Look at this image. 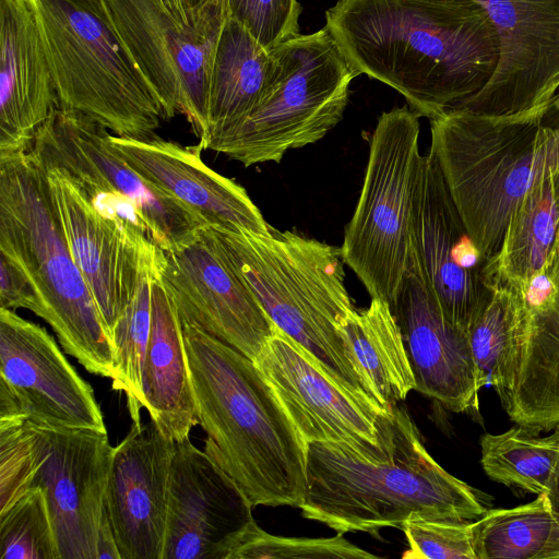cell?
Listing matches in <instances>:
<instances>
[{
  "instance_id": "obj_1",
  "label": "cell",
  "mask_w": 559,
  "mask_h": 559,
  "mask_svg": "<svg viewBox=\"0 0 559 559\" xmlns=\"http://www.w3.org/2000/svg\"><path fill=\"white\" fill-rule=\"evenodd\" d=\"M324 26L357 76L429 120L479 92L497 66V31L475 0H337Z\"/></svg>"
},
{
  "instance_id": "obj_2",
  "label": "cell",
  "mask_w": 559,
  "mask_h": 559,
  "mask_svg": "<svg viewBox=\"0 0 559 559\" xmlns=\"http://www.w3.org/2000/svg\"><path fill=\"white\" fill-rule=\"evenodd\" d=\"M305 519L337 533L376 534L412 520L473 522L486 511L481 492L429 454L404 405L378 421V442L307 443Z\"/></svg>"
},
{
  "instance_id": "obj_3",
  "label": "cell",
  "mask_w": 559,
  "mask_h": 559,
  "mask_svg": "<svg viewBox=\"0 0 559 559\" xmlns=\"http://www.w3.org/2000/svg\"><path fill=\"white\" fill-rule=\"evenodd\" d=\"M182 334L204 452L252 507L300 508L307 443L255 362L183 323Z\"/></svg>"
},
{
  "instance_id": "obj_4",
  "label": "cell",
  "mask_w": 559,
  "mask_h": 559,
  "mask_svg": "<svg viewBox=\"0 0 559 559\" xmlns=\"http://www.w3.org/2000/svg\"><path fill=\"white\" fill-rule=\"evenodd\" d=\"M430 152L469 236L495 266L520 202L538 179L559 169V92L513 115L449 109L430 119Z\"/></svg>"
},
{
  "instance_id": "obj_5",
  "label": "cell",
  "mask_w": 559,
  "mask_h": 559,
  "mask_svg": "<svg viewBox=\"0 0 559 559\" xmlns=\"http://www.w3.org/2000/svg\"><path fill=\"white\" fill-rule=\"evenodd\" d=\"M210 228L272 322L336 383L385 407L341 333L356 310L341 247L289 230Z\"/></svg>"
},
{
  "instance_id": "obj_6",
  "label": "cell",
  "mask_w": 559,
  "mask_h": 559,
  "mask_svg": "<svg viewBox=\"0 0 559 559\" xmlns=\"http://www.w3.org/2000/svg\"><path fill=\"white\" fill-rule=\"evenodd\" d=\"M0 252L32 281L45 307L44 320L63 350L91 373L111 380L112 342L67 243L45 170L31 148L0 156Z\"/></svg>"
},
{
  "instance_id": "obj_7",
  "label": "cell",
  "mask_w": 559,
  "mask_h": 559,
  "mask_svg": "<svg viewBox=\"0 0 559 559\" xmlns=\"http://www.w3.org/2000/svg\"><path fill=\"white\" fill-rule=\"evenodd\" d=\"M52 73L58 107L114 135L147 140L167 119L99 0H28Z\"/></svg>"
},
{
  "instance_id": "obj_8",
  "label": "cell",
  "mask_w": 559,
  "mask_h": 559,
  "mask_svg": "<svg viewBox=\"0 0 559 559\" xmlns=\"http://www.w3.org/2000/svg\"><path fill=\"white\" fill-rule=\"evenodd\" d=\"M355 78L325 26L298 34L271 50L267 82L251 112L205 150L246 167L280 163L287 151L318 142L343 119Z\"/></svg>"
},
{
  "instance_id": "obj_9",
  "label": "cell",
  "mask_w": 559,
  "mask_h": 559,
  "mask_svg": "<svg viewBox=\"0 0 559 559\" xmlns=\"http://www.w3.org/2000/svg\"><path fill=\"white\" fill-rule=\"evenodd\" d=\"M111 452L107 432L0 424V510L41 489L60 559H97Z\"/></svg>"
},
{
  "instance_id": "obj_10",
  "label": "cell",
  "mask_w": 559,
  "mask_h": 559,
  "mask_svg": "<svg viewBox=\"0 0 559 559\" xmlns=\"http://www.w3.org/2000/svg\"><path fill=\"white\" fill-rule=\"evenodd\" d=\"M419 116L395 107L371 134L360 195L341 246L344 263L371 298L393 305L413 252V219L424 155Z\"/></svg>"
},
{
  "instance_id": "obj_11",
  "label": "cell",
  "mask_w": 559,
  "mask_h": 559,
  "mask_svg": "<svg viewBox=\"0 0 559 559\" xmlns=\"http://www.w3.org/2000/svg\"><path fill=\"white\" fill-rule=\"evenodd\" d=\"M118 37L164 107L182 114L201 146L207 136L209 82L215 46L227 15L188 27L151 0H99Z\"/></svg>"
},
{
  "instance_id": "obj_12",
  "label": "cell",
  "mask_w": 559,
  "mask_h": 559,
  "mask_svg": "<svg viewBox=\"0 0 559 559\" xmlns=\"http://www.w3.org/2000/svg\"><path fill=\"white\" fill-rule=\"evenodd\" d=\"M109 134L84 114L57 107L36 131L31 151L43 168L61 170L80 189L131 199L143 214L152 240L163 251L205 227L191 211L133 168L111 145Z\"/></svg>"
},
{
  "instance_id": "obj_13",
  "label": "cell",
  "mask_w": 559,
  "mask_h": 559,
  "mask_svg": "<svg viewBox=\"0 0 559 559\" xmlns=\"http://www.w3.org/2000/svg\"><path fill=\"white\" fill-rule=\"evenodd\" d=\"M107 432L91 385L55 338L14 310L0 308V424Z\"/></svg>"
},
{
  "instance_id": "obj_14",
  "label": "cell",
  "mask_w": 559,
  "mask_h": 559,
  "mask_svg": "<svg viewBox=\"0 0 559 559\" xmlns=\"http://www.w3.org/2000/svg\"><path fill=\"white\" fill-rule=\"evenodd\" d=\"M157 276L179 319L255 360L275 324L210 227L162 251Z\"/></svg>"
},
{
  "instance_id": "obj_15",
  "label": "cell",
  "mask_w": 559,
  "mask_h": 559,
  "mask_svg": "<svg viewBox=\"0 0 559 559\" xmlns=\"http://www.w3.org/2000/svg\"><path fill=\"white\" fill-rule=\"evenodd\" d=\"M413 251L445 318L466 332L492 297L496 270L469 236L430 151L415 199Z\"/></svg>"
},
{
  "instance_id": "obj_16",
  "label": "cell",
  "mask_w": 559,
  "mask_h": 559,
  "mask_svg": "<svg viewBox=\"0 0 559 559\" xmlns=\"http://www.w3.org/2000/svg\"><path fill=\"white\" fill-rule=\"evenodd\" d=\"M489 384L515 424L539 433L559 424V242L545 274L519 295Z\"/></svg>"
},
{
  "instance_id": "obj_17",
  "label": "cell",
  "mask_w": 559,
  "mask_h": 559,
  "mask_svg": "<svg viewBox=\"0 0 559 559\" xmlns=\"http://www.w3.org/2000/svg\"><path fill=\"white\" fill-rule=\"evenodd\" d=\"M44 170L67 243L111 340L143 274L158 265L163 250L141 230L99 213L61 170Z\"/></svg>"
},
{
  "instance_id": "obj_18",
  "label": "cell",
  "mask_w": 559,
  "mask_h": 559,
  "mask_svg": "<svg viewBox=\"0 0 559 559\" xmlns=\"http://www.w3.org/2000/svg\"><path fill=\"white\" fill-rule=\"evenodd\" d=\"M475 1L497 31L498 60L487 84L455 108L504 116L545 104L559 88V0Z\"/></svg>"
},
{
  "instance_id": "obj_19",
  "label": "cell",
  "mask_w": 559,
  "mask_h": 559,
  "mask_svg": "<svg viewBox=\"0 0 559 559\" xmlns=\"http://www.w3.org/2000/svg\"><path fill=\"white\" fill-rule=\"evenodd\" d=\"M239 486L189 438L175 441L162 559H227L254 522Z\"/></svg>"
},
{
  "instance_id": "obj_20",
  "label": "cell",
  "mask_w": 559,
  "mask_h": 559,
  "mask_svg": "<svg viewBox=\"0 0 559 559\" xmlns=\"http://www.w3.org/2000/svg\"><path fill=\"white\" fill-rule=\"evenodd\" d=\"M306 443L378 442V421L385 408L331 379L286 333L275 326L254 360Z\"/></svg>"
},
{
  "instance_id": "obj_21",
  "label": "cell",
  "mask_w": 559,
  "mask_h": 559,
  "mask_svg": "<svg viewBox=\"0 0 559 559\" xmlns=\"http://www.w3.org/2000/svg\"><path fill=\"white\" fill-rule=\"evenodd\" d=\"M417 392L454 413H478L484 386L467 333L450 322L430 290L414 251L390 306Z\"/></svg>"
},
{
  "instance_id": "obj_22",
  "label": "cell",
  "mask_w": 559,
  "mask_h": 559,
  "mask_svg": "<svg viewBox=\"0 0 559 559\" xmlns=\"http://www.w3.org/2000/svg\"><path fill=\"white\" fill-rule=\"evenodd\" d=\"M174 442L151 419L112 447L104 509L120 559H162Z\"/></svg>"
},
{
  "instance_id": "obj_23",
  "label": "cell",
  "mask_w": 559,
  "mask_h": 559,
  "mask_svg": "<svg viewBox=\"0 0 559 559\" xmlns=\"http://www.w3.org/2000/svg\"><path fill=\"white\" fill-rule=\"evenodd\" d=\"M109 142L143 177L191 211L205 227L271 231L245 188L206 166L197 145L183 147L156 135L138 140L109 134Z\"/></svg>"
},
{
  "instance_id": "obj_24",
  "label": "cell",
  "mask_w": 559,
  "mask_h": 559,
  "mask_svg": "<svg viewBox=\"0 0 559 559\" xmlns=\"http://www.w3.org/2000/svg\"><path fill=\"white\" fill-rule=\"evenodd\" d=\"M58 107L41 34L28 0H0V156L26 152Z\"/></svg>"
},
{
  "instance_id": "obj_25",
  "label": "cell",
  "mask_w": 559,
  "mask_h": 559,
  "mask_svg": "<svg viewBox=\"0 0 559 559\" xmlns=\"http://www.w3.org/2000/svg\"><path fill=\"white\" fill-rule=\"evenodd\" d=\"M142 406L173 441L198 425L182 325L157 275L152 280L151 333L141 380Z\"/></svg>"
},
{
  "instance_id": "obj_26",
  "label": "cell",
  "mask_w": 559,
  "mask_h": 559,
  "mask_svg": "<svg viewBox=\"0 0 559 559\" xmlns=\"http://www.w3.org/2000/svg\"><path fill=\"white\" fill-rule=\"evenodd\" d=\"M271 67V50L233 19L228 12L212 60L209 98V131L204 143L240 124L262 96Z\"/></svg>"
},
{
  "instance_id": "obj_27",
  "label": "cell",
  "mask_w": 559,
  "mask_h": 559,
  "mask_svg": "<svg viewBox=\"0 0 559 559\" xmlns=\"http://www.w3.org/2000/svg\"><path fill=\"white\" fill-rule=\"evenodd\" d=\"M559 242V169L538 179L512 214L495 260L497 283L526 290Z\"/></svg>"
},
{
  "instance_id": "obj_28",
  "label": "cell",
  "mask_w": 559,
  "mask_h": 559,
  "mask_svg": "<svg viewBox=\"0 0 559 559\" xmlns=\"http://www.w3.org/2000/svg\"><path fill=\"white\" fill-rule=\"evenodd\" d=\"M341 333L386 408L404 401L415 389L402 334L386 301L371 298L366 309L348 316Z\"/></svg>"
},
{
  "instance_id": "obj_29",
  "label": "cell",
  "mask_w": 559,
  "mask_h": 559,
  "mask_svg": "<svg viewBox=\"0 0 559 559\" xmlns=\"http://www.w3.org/2000/svg\"><path fill=\"white\" fill-rule=\"evenodd\" d=\"M476 559H559V513L546 496L472 522Z\"/></svg>"
},
{
  "instance_id": "obj_30",
  "label": "cell",
  "mask_w": 559,
  "mask_h": 559,
  "mask_svg": "<svg viewBox=\"0 0 559 559\" xmlns=\"http://www.w3.org/2000/svg\"><path fill=\"white\" fill-rule=\"evenodd\" d=\"M480 464L492 480L523 491L546 492L559 456V424L549 436L518 425L480 437Z\"/></svg>"
},
{
  "instance_id": "obj_31",
  "label": "cell",
  "mask_w": 559,
  "mask_h": 559,
  "mask_svg": "<svg viewBox=\"0 0 559 559\" xmlns=\"http://www.w3.org/2000/svg\"><path fill=\"white\" fill-rule=\"evenodd\" d=\"M157 271L158 265L143 274L134 297L111 334L115 354L111 386L124 393L127 407L134 424L141 423V380L151 333L152 280L157 275Z\"/></svg>"
},
{
  "instance_id": "obj_32",
  "label": "cell",
  "mask_w": 559,
  "mask_h": 559,
  "mask_svg": "<svg viewBox=\"0 0 559 559\" xmlns=\"http://www.w3.org/2000/svg\"><path fill=\"white\" fill-rule=\"evenodd\" d=\"M0 559H60L41 489L25 491L0 510Z\"/></svg>"
},
{
  "instance_id": "obj_33",
  "label": "cell",
  "mask_w": 559,
  "mask_h": 559,
  "mask_svg": "<svg viewBox=\"0 0 559 559\" xmlns=\"http://www.w3.org/2000/svg\"><path fill=\"white\" fill-rule=\"evenodd\" d=\"M379 559L347 540L343 534L332 537H283L263 531L255 521L243 534L227 559Z\"/></svg>"
},
{
  "instance_id": "obj_34",
  "label": "cell",
  "mask_w": 559,
  "mask_h": 559,
  "mask_svg": "<svg viewBox=\"0 0 559 559\" xmlns=\"http://www.w3.org/2000/svg\"><path fill=\"white\" fill-rule=\"evenodd\" d=\"M522 288L497 283L492 297L466 333L483 384H488L503 354Z\"/></svg>"
},
{
  "instance_id": "obj_35",
  "label": "cell",
  "mask_w": 559,
  "mask_h": 559,
  "mask_svg": "<svg viewBox=\"0 0 559 559\" xmlns=\"http://www.w3.org/2000/svg\"><path fill=\"white\" fill-rule=\"evenodd\" d=\"M228 14L265 49L300 34L298 0H226Z\"/></svg>"
},
{
  "instance_id": "obj_36",
  "label": "cell",
  "mask_w": 559,
  "mask_h": 559,
  "mask_svg": "<svg viewBox=\"0 0 559 559\" xmlns=\"http://www.w3.org/2000/svg\"><path fill=\"white\" fill-rule=\"evenodd\" d=\"M404 559H476L472 522L412 520L401 527Z\"/></svg>"
},
{
  "instance_id": "obj_37",
  "label": "cell",
  "mask_w": 559,
  "mask_h": 559,
  "mask_svg": "<svg viewBox=\"0 0 559 559\" xmlns=\"http://www.w3.org/2000/svg\"><path fill=\"white\" fill-rule=\"evenodd\" d=\"M0 308H24L44 319V304L28 276L5 253L0 252Z\"/></svg>"
},
{
  "instance_id": "obj_38",
  "label": "cell",
  "mask_w": 559,
  "mask_h": 559,
  "mask_svg": "<svg viewBox=\"0 0 559 559\" xmlns=\"http://www.w3.org/2000/svg\"><path fill=\"white\" fill-rule=\"evenodd\" d=\"M178 23L199 27L227 12L226 0H151Z\"/></svg>"
},
{
  "instance_id": "obj_39",
  "label": "cell",
  "mask_w": 559,
  "mask_h": 559,
  "mask_svg": "<svg viewBox=\"0 0 559 559\" xmlns=\"http://www.w3.org/2000/svg\"><path fill=\"white\" fill-rule=\"evenodd\" d=\"M546 496L552 509L559 513V456L549 478Z\"/></svg>"
}]
</instances>
